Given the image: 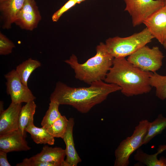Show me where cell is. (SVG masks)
I'll return each instance as SVG.
<instances>
[{"instance_id":"obj_19","label":"cell","mask_w":166,"mask_h":166,"mask_svg":"<svg viewBox=\"0 0 166 166\" xmlns=\"http://www.w3.org/2000/svg\"><path fill=\"white\" fill-rule=\"evenodd\" d=\"M41 65L38 61L29 58L18 65L15 70L22 83L28 86V81L32 73Z\"/></svg>"},{"instance_id":"obj_27","label":"cell","mask_w":166,"mask_h":166,"mask_svg":"<svg viewBox=\"0 0 166 166\" xmlns=\"http://www.w3.org/2000/svg\"><path fill=\"white\" fill-rule=\"evenodd\" d=\"M7 153L0 151V166H11L8 161L7 158Z\"/></svg>"},{"instance_id":"obj_30","label":"cell","mask_w":166,"mask_h":166,"mask_svg":"<svg viewBox=\"0 0 166 166\" xmlns=\"http://www.w3.org/2000/svg\"><path fill=\"white\" fill-rule=\"evenodd\" d=\"M160 0L162 1V2H163L164 3V6H166V0Z\"/></svg>"},{"instance_id":"obj_10","label":"cell","mask_w":166,"mask_h":166,"mask_svg":"<svg viewBox=\"0 0 166 166\" xmlns=\"http://www.w3.org/2000/svg\"><path fill=\"white\" fill-rule=\"evenodd\" d=\"M143 23L154 38L163 45L166 41V6L152 14Z\"/></svg>"},{"instance_id":"obj_24","label":"cell","mask_w":166,"mask_h":166,"mask_svg":"<svg viewBox=\"0 0 166 166\" xmlns=\"http://www.w3.org/2000/svg\"><path fill=\"white\" fill-rule=\"evenodd\" d=\"M15 47L14 43L2 32L0 33V54L7 55L11 53Z\"/></svg>"},{"instance_id":"obj_9","label":"cell","mask_w":166,"mask_h":166,"mask_svg":"<svg viewBox=\"0 0 166 166\" xmlns=\"http://www.w3.org/2000/svg\"><path fill=\"white\" fill-rule=\"evenodd\" d=\"M42 17L34 0H26L14 23L21 29L32 31L37 27Z\"/></svg>"},{"instance_id":"obj_11","label":"cell","mask_w":166,"mask_h":166,"mask_svg":"<svg viewBox=\"0 0 166 166\" xmlns=\"http://www.w3.org/2000/svg\"><path fill=\"white\" fill-rule=\"evenodd\" d=\"M22 103H10L8 107L0 113V136L18 129L19 114Z\"/></svg>"},{"instance_id":"obj_12","label":"cell","mask_w":166,"mask_h":166,"mask_svg":"<svg viewBox=\"0 0 166 166\" xmlns=\"http://www.w3.org/2000/svg\"><path fill=\"white\" fill-rule=\"evenodd\" d=\"M25 137L18 130L0 136V151L7 153L30 150L31 148L28 145Z\"/></svg>"},{"instance_id":"obj_13","label":"cell","mask_w":166,"mask_h":166,"mask_svg":"<svg viewBox=\"0 0 166 166\" xmlns=\"http://www.w3.org/2000/svg\"><path fill=\"white\" fill-rule=\"evenodd\" d=\"M26 0H5L0 3V10L3 29L11 28L16 16Z\"/></svg>"},{"instance_id":"obj_18","label":"cell","mask_w":166,"mask_h":166,"mask_svg":"<svg viewBox=\"0 0 166 166\" xmlns=\"http://www.w3.org/2000/svg\"><path fill=\"white\" fill-rule=\"evenodd\" d=\"M25 130L30 134L33 141L36 144L52 145L54 143V138L49 133L47 128L37 127L33 123L27 126Z\"/></svg>"},{"instance_id":"obj_8","label":"cell","mask_w":166,"mask_h":166,"mask_svg":"<svg viewBox=\"0 0 166 166\" xmlns=\"http://www.w3.org/2000/svg\"><path fill=\"white\" fill-rule=\"evenodd\" d=\"M4 76L7 80L6 91L10 96L11 103H26L36 99L28 86L22 83L15 69L9 71Z\"/></svg>"},{"instance_id":"obj_28","label":"cell","mask_w":166,"mask_h":166,"mask_svg":"<svg viewBox=\"0 0 166 166\" xmlns=\"http://www.w3.org/2000/svg\"><path fill=\"white\" fill-rule=\"evenodd\" d=\"M4 110V103L2 101H0V113H1Z\"/></svg>"},{"instance_id":"obj_21","label":"cell","mask_w":166,"mask_h":166,"mask_svg":"<svg viewBox=\"0 0 166 166\" xmlns=\"http://www.w3.org/2000/svg\"><path fill=\"white\" fill-rule=\"evenodd\" d=\"M60 104L54 100H50L49 108L41 123L42 127L47 128L62 115L59 110Z\"/></svg>"},{"instance_id":"obj_17","label":"cell","mask_w":166,"mask_h":166,"mask_svg":"<svg viewBox=\"0 0 166 166\" xmlns=\"http://www.w3.org/2000/svg\"><path fill=\"white\" fill-rule=\"evenodd\" d=\"M36 108V105L34 101L26 103L22 108L19 117L18 130L23 136H26L25 128L34 123V117Z\"/></svg>"},{"instance_id":"obj_5","label":"cell","mask_w":166,"mask_h":166,"mask_svg":"<svg viewBox=\"0 0 166 166\" xmlns=\"http://www.w3.org/2000/svg\"><path fill=\"white\" fill-rule=\"evenodd\" d=\"M151 122L147 120L140 121L133 134L122 140L115 151L114 166H128L131 155L142 145V143Z\"/></svg>"},{"instance_id":"obj_2","label":"cell","mask_w":166,"mask_h":166,"mask_svg":"<svg viewBox=\"0 0 166 166\" xmlns=\"http://www.w3.org/2000/svg\"><path fill=\"white\" fill-rule=\"evenodd\" d=\"M152 73L134 66L125 57L114 58L104 81L119 86L122 93L126 96H132L150 91V80Z\"/></svg>"},{"instance_id":"obj_16","label":"cell","mask_w":166,"mask_h":166,"mask_svg":"<svg viewBox=\"0 0 166 166\" xmlns=\"http://www.w3.org/2000/svg\"><path fill=\"white\" fill-rule=\"evenodd\" d=\"M166 150V145H159L157 152L154 154H149L140 148L136 150L134 156L135 160L148 166H166V158L161 156L157 158L159 154Z\"/></svg>"},{"instance_id":"obj_26","label":"cell","mask_w":166,"mask_h":166,"mask_svg":"<svg viewBox=\"0 0 166 166\" xmlns=\"http://www.w3.org/2000/svg\"><path fill=\"white\" fill-rule=\"evenodd\" d=\"M16 166H53L51 164L38 161L31 157L24 159L21 162L17 164Z\"/></svg>"},{"instance_id":"obj_1","label":"cell","mask_w":166,"mask_h":166,"mask_svg":"<svg viewBox=\"0 0 166 166\" xmlns=\"http://www.w3.org/2000/svg\"><path fill=\"white\" fill-rule=\"evenodd\" d=\"M88 87H72L60 81L57 82L50 97L60 105L72 106L79 112L86 113L94 106L105 100L110 94L121 90L117 85L100 81Z\"/></svg>"},{"instance_id":"obj_20","label":"cell","mask_w":166,"mask_h":166,"mask_svg":"<svg viewBox=\"0 0 166 166\" xmlns=\"http://www.w3.org/2000/svg\"><path fill=\"white\" fill-rule=\"evenodd\" d=\"M166 128V117L160 114L152 122H151L147 133L143 140L142 145L146 144L156 135L161 134Z\"/></svg>"},{"instance_id":"obj_4","label":"cell","mask_w":166,"mask_h":166,"mask_svg":"<svg viewBox=\"0 0 166 166\" xmlns=\"http://www.w3.org/2000/svg\"><path fill=\"white\" fill-rule=\"evenodd\" d=\"M154 38L146 27L127 37L109 38L106 40L105 44L107 50L114 58L125 57L146 45Z\"/></svg>"},{"instance_id":"obj_25","label":"cell","mask_w":166,"mask_h":166,"mask_svg":"<svg viewBox=\"0 0 166 166\" xmlns=\"http://www.w3.org/2000/svg\"><path fill=\"white\" fill-rule=\"evenodd\" d=\"M77 4L76 0H69L59 10L55 12L52 16L53 22H57L62 15Z\"/></svg>"},{"instance_id":"obj_7","label":"cell","mask_w":166,"mask_h":166,"mask_svg":"<svg viewBox=\"0 0 166 166\" xmlns=\"http://www.w3.org/2000/svg\"><path fill=\"white\" fill-rule=\"evenodd\" d=\"M125 10L131 17L133 26L140 25L164 4L159 0H124Z\"/></svg>"},{"instance_id":"obj_31","label":"cell","mask_w":166,"mask_h":166,"mask_svg":"<svg viewBox=\"0 0 166 166\" xmlns=\"http://www.w3.org/2000/svg\"><path fill=\"white\" fill-rule=\"evenodd\" d=\"M5 0H0V3L2 2H3Z\"/></svg>"},{"instance_id":"obj_15","label":"cell","mask_w":166,"mask_h":166,"mask_svg":"<svg viewBox=\"0 0 166 166\" xmlns=\"http://www.w3.org/2000/svg\"><path fill=\"white\" fill-rule=\"evenodd\" d=\"M74 125V118H69L67 130L62 139L66 145L65 166H77L81 161L75 146L73 135Z\"/></svg>"},{"instance_id":"obj_6","label":"cell","mask_w":166,"mask_h":166,"mask_svg":"<svg viewBox=\"0 0 166 166\" xmlns=\"http://www.w3.org/2000/svg\"><path fill=\"white\" fill-rule=\"evenodd\" d=\"M164 57L158 47L151 48L146 45L129 56L127 60L144 71L154 73L162 66Z\"/></svg>"},{"instance_id":"obj_3","label":"cell","mask_w":166,"mask_h":166,"mask_svg":"<svg viewBox=\"0 0 166 166\" xmlns=\"http://www.w3.org/2000/svg\"><path fill=\"white\" fill-rule=\"evenodd\" d=\"M96 50V55L83 63H79L77 57L73 54L64 61L73 69L76 79L89 85L105 80L114 59L103 43L101 42Z\"/></svg>"},{"instance_id":"obj_29","label":"cell","mask_w":166,"mask_h":166,"mask_svg":"<svg viewBox=\"0 0 166 166\" xmlns=\"http://www.w3.org/2000/svg\"><path fill=\"white\" fill-rule=\"evenodd\" d=\"M77 3V4H80L81 2H84L86 0H76Z\"/></svg>"},{"instance_id":"obj_14","label":"cell","mask_w":166,"mask_h":166,"mask_svg":"<svg viewBox=\"0 0 166 166\" xmlns=\"http://www.w3.org/2000/svg\"><path fill=\"white\" fill-rule=\"evenodd\" d=\"M66 155L65 149L61 147L53 148L45 145L41 152L31 158L38 161L51 164L53 166H65Z\"/></svg>"},{"instance_id":"obj_23","label":"cell","mask_w":166,"mask_h":166,"mask_svg":"<svg viewBox=\"0 0 166 166\" xmlns=\"http://www.w3.org/2000/svg\"><path fill=\"white\" fill-rule=\"evenodd\" d=\"M69 119L61 116L47 129L49 133L54 138L63 139L67 130Z\"/></svg>"},{"instance_id":"obj_22","label":"cell","mask_w":166,"mask_h":166,"mask_svg":"<svg viewBox=\"0 0 166 166\" xmlns=\"http://www.w3.org/2000/svg\"><path fill=\"white\" fill-rule=\"evenodd\" d=\"M151 87L156 88V95L161 100L166 99V76H163L156 72L152 73L150 80Z\"/></svg>"}]
</instances>
